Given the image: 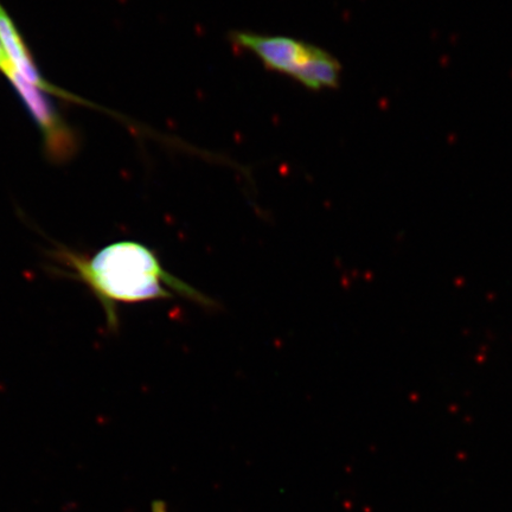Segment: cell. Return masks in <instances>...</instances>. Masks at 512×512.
<instances>
[{"instance_id": "cell-3", "label": "cell", "mask_w": 512, "mask_h": 512, "mask_svg": "<svg viewBox=\"0 0 512 512\" xmlns=\"http://www.w3.org/2000/svg\"><path fill=\"white\" fill-rule=\"evenodd\" d=\"M0 70L8 76L12 85L17 89L19 95L28 106L32 117L40 126L50 155L56 158H66L68 153L74 149L73 134L68 131V127L63 123L59 114L55 111L53 105L42 93V88L32 85L17 73L10 60L5 61Z\"/></svg>"}, {"instance_id": "cell-2", "label": "cell", "mask_w": 512, "mask_h": 512, "mask_svg": "<svg viewBox=\"0 0 512 512\" xmlns=\"http://www.w3.org/2000/svg\"><path fill=\"white\" fill-rule=\"evenodd\" d=\"M229 42L246 51L267 70L299 83L311 92L334 91L341 86L343 67L330 51L286 35L233 30Z\"/></svg>"}, {"instance_id": "cell-1", "label": "cell", "mask_w": 512, "mask_h": 512, "mask_svg": "<svg viewBox=\"0 0 512 512\" xmlns=\"http://www.w3.org/2000/svg\"><path fill=\"white\" fill-rule=\"evenodd\" d=\"M49 254L56 273L80 281L93 292L112 331L119 328V304L170 299L174 293L169 288L191 302L217 306L206 294L166 271L156 253L137 241L114 242L92 256L64 246L51 249Z\"/></svg>"}, {"instance_id": "cell-4", "label": "cell", "mask_w": 512, "mask_h": 512, "mask_svg": "<svg viewBox=\"0 0 512 512\" xmlns=\"http://www.w3.org/2000/svg\"><path fill=\"white\" fill-rule=\"evenodd\" d=\"M0 44H2L6 56H8L12 66H14L19 75H22L32 85L44 89V91H55L53 87L48 86V83L38 73L27 44L24 43L16 25L11 21L9 15L6 14L2 5H0Z\"/></svg>"}, {"instance_id": "cell-5", "label": "cell", "mask_w": 512, "mask_h": 512, "mask_svg": "<svg viewBox=\"0 0 512 512\" xmlns=\"http://www.w3.org/2000/svg\"><path fill=\"white\" fill-rule=\"evenodd\" d=\"M152 512H169V509H168V507H166L165 502L153 501Z\"/></svg>"}]
</instances>
